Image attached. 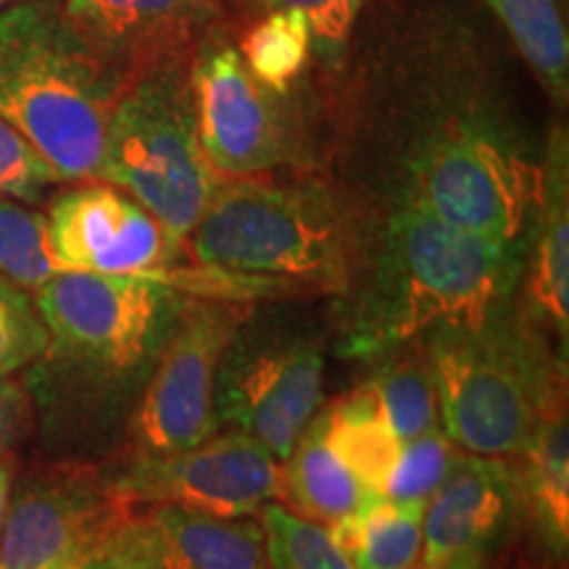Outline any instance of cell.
I'll list each match as a JSON object with an SVG mask.
<instances>
[{
  "mask_svg": "<svg viewBox=\"0 0 569 569\" xmlns=\"http://www.w3.org/2000/svg\"><path fill=\"white\" fill-rule=\"evenodd\" d=\"M67 569H156L151 530L142 509H134L109 538Z\"/></svg>",
  "mask_w": 569,
  "mask_h": 569,
  "instance_id": "cell-30",
  "label": "cell"
},
{
  "mask_svg": "<svg viewBox=\"0 0 569 569\" xmlns=\"http://www.w3.org/2000/svg\"><path fill=\"white\" fill-rule=\"evenodd\" d=\"M269 569H356L322 525L293 515L280 503L261 509Z\"/></svg>",
  "mask_w": 569,
  "mask_h": 569,
  "instance_id": "cell-26",
  "label": "cell"
},
{
  "mask_svg": "<svg viewBox=\"0 0 569 569\" xmlns=\"http://www.w3.org/2000/svg\"><path fill=\"white\" fill-rule=\"evenodd\" d=\"M440 425L461 451L517 459L538 419L567 396V359L515 301L467 327L425 336Z\"/></svg>",
  "mask_w": 569,
  "mask_h": 569,
  "instance_id": "cell-4",
  "label": "cell"
},
{
  "mask_svg": "<svg viewBox=\"0 0 569 569\" xmlns=\"http://www.w3.org/2000/svg\"><path fill=\"white\" fill-rule=\"evenodd\" d=\"M525 253L440 222L411 201L390 213L377 256L361 272L343 353L377 359L430 336L467 327L515 301Z\"/></svg>",
  "mask_w": 569,
  "mask_h": 569,
  "instance_id": "cell-1",
  "label": "cell"
},
{
  "mask_svg": "<svg viewBox=\"0 0 569 569\" xmlns=\"http://www.w3.org/2000/svg\"><path fill=\"white\" fill-rule=\"evenodd\" d=\"M264 11L296 9L311 24V34L327 46H340L351 34L367 0H253Z\"/></svg>",
  "mask_w": 569,
  "mask_h": 569,
  "instance_id": "cell-31",
  "label": "cell"
},
{
  "mask_svg": "<svg viewBox=\"0 0 569 569\" xmlns=\"http://www.w3.org/2000/svg\"><path fill=\"white\" fill-rule=\"evenodd\" d=\"M11 488H13V459L0 457V528H3L6 509H9Z\"/></svg>",
  "mask_w": 569,
  "mask_h": 569,
  "instance_id": "cell-33",
  "label": "cell"
},
{
  "mask_svg": "<svg viewBox=\"0 0 569 569\" xmlns=\"http://www.w3.org/2000/svg\"><path fill=\"white\" fill-rule=\"evenodd\" d=\"M113 488L132 509L174 507L227 519L282 503L280 461L238 430H219L167 457L130 459L113 472Z\"/></svg>",
  "mask_w": 569,
  "mask_h": 569,
  "instance_id": "cell-10",
  "label": "cell"
},
{
  "mask_svg": "<svg viewBox=\"0 0 569 569\" xmlns=\"http://www.w3.org/2000/svg\"><path fill=\"white\" fill-rule=\"evenodd\" d=\"M440 222L528 253L538 203V167L493 134H438L411 163L409 198Z\"/></svg>",
  "mask_w": 569,
  "mask_h": 569,
  "instance_id": "cell-8",
  "label": "cell"
},
{
  "mask_svg": "<svg viewBox=\"0 0 569 569\" xmlns=\"http://www.w3.org/2000/svg\"><path fill=\"white\" fill-rule=\"evenodd\" d=\"M375 372L367 377L380 407L401 443L440 425V401L436 377L425 340H411L377 356Z\"/></svg>",
  "mask_w": 569,
  "mask_h": 569,
  "instance_id": "cell-22",
  "label": "cell"
},
{
  "mask_svg": "<svg viewBox=\"0 0 569 569\" xmlns=\"http://www.w3.org/2000/svg\"><path fill=\"white\" fill-rule=\"evenodd\" d=\"M322 415L327 443L336 457L369 493L382 496L403 443L396 438L369 380L359 382L338 401L327 403Z\"/></svg>",
  "mask_w": 569,
  "mask_h": 569,
  "instance_id": "cell-20",
  "label": "cell"
},
{
  "mask_svg": "<svg viewBox=\"0 0 569 569\" xmlns=\"http://www.w3.org/2000/svg\"><path fill=\"white\" fill-rule=\"evenodd\" d=\"M459 453L461 448L448 438L443 425L407 440L386 482V490H382V498L393 503H409V507H427V501L443 486L448 472L457 465Z\"/></svg>",
  "mask_w": 569,
  "mask_h": 569,
  "instance_id": "cell-27",
  "label": "cell"
},
{
  "mask_svg": "<svg viewBox=\"0 0 569 569\" xmlns=\"http://www.w3.org/2000/svg\"><path fill=\"white\" fill-rule=\"evenodd\" d=\"M517 515L515 461L461 451L443 486L425 507L419 569L488 561L507 540Z\"/></svg>",
  "mask_w": 569,
  "mask_h": 569,
  "instance_id": "cell-15",
  "label": "cell"
},
{
  "mask_svg": "<svg viewBox=\"0 0 569 569\" xmlns=\"http://www.w3.org/2000/svg\"><path fill=\"white\" fill-rule=\"evenodd\" d=\"M156 569H269L264 525L174 507L142 509Z\"/></svg>",
  "mask_w": 569,
  "mask_h": 569,
  "instance_id": "cell-17",
  "label": "cell"
},
{
  "mask_svg": "<svg viewBox=\"0 0 569 569\" xmlns=\"http://www.w3.org/2000/svg\"><path fill=\"white\" fill-rule=\"evenodd\" d=\"M282 475V503L293 515L309 522L332 528L343 517L365 509L375 493L353 478V472L336 457L325 436L322 409L311 419L309 427L280 461Z\"/></svg>",
  "mask_w": 569,
  "mask_h": 569,
  "instance_id": "cell-19",
  "label": "cell"
},
{
  "mask_svg": "<svg viewBox=\"0 0 569 569\" xmlns=\"http://www.w3.org/2000/svg\"><path fill=\"white\" fill-rule=\"evenodd\" d=\"M19 3H30V0H0V9H9V6H19Z\"/></svg>",
  "mask_w": 569,
  "mask_h": 569,
  "instance_id": "cell-35",
  "label": "cell"
},
{
  "mask_svg": "<svg viewBox=\"0 0 569 569\" xmlns=\"http://www.w3.org/2000/svg\"><path fill=\"white\" fill-rule=\"evenodd\" d=\"M46 217L63 272L146 277L172 288L188 256L138 201L98 180L61 193Z\"/></svg>",
  "mask_w": 569,
  "mask_h": 569,
  "instance_id": "cell-12",
  "label": "cell"
},
{
  "mask_svg": "<svg viewBox=\"0 0 569 569\" xmlns=\"http://www.w3.org/2000/svg\"><path fill=\"white\" fill-rule=\"evenodd\" d=\"M222 0H61L69 27L127 88L148 71L184 61Z\"/></svg>",
  "mask_w": 569,
  "mask_h": 569,
  "instance_id": "cell-14",
  "label": "cell"
},
{
  "mask_svg": "<svg viewBox=\"0 0 569 569\" xmlns=\"http://www.w3.org/2000/svg\"><path fill=\"white\" fill-rule=\"evenodd\" d=\"M98 182L138 201L174 240L190 238L219 174L198 140L184 61L148 71L122 92L106 127Z\"/></svg>",
  "mask_w": 569,
  "mask_h": 569,
  "instance_id": "cell-5",
  "label": "cell"
},
{
  "mask_svg": "<svg viewBox=\"0 0 569 569\" xmlns=\"http://www.w3.org/2000/svg\"><path fill=\"white\" fill-rule=\"evenodd\" d=\"M184 293L159 280L61 272L34 290L51 348L84 372L142 388Z\"/></svg>",
  "mask_w": 569,
  "mask_h": 569,
  "instance_id": "cell-6",
  "label": "cell"
},
{
  "mask_svg": "<svg viewBox=\"0 0 569 569\" xmlns=\"http://www.w3.org/2000/svg\"><path fill=\"white\" fill-rule=\"evenodd\" d=\"M127 84L61 13V0L0 9V119L56 169L92 182L106 127Z\"/></svg>",
  "mask_w": 569,
  "mask_h": 569,
  "instance_id": "cell-2",
  "label": "cell"
},
{
  "mask_svg": "<svg viewBox=\"0 0 569 569\" xmlns=\"http://www.w3.org/2000/svg\"><path fill=\"white\" fill-rule=\"evenodd\" d=\"M248 319V303L184 298L130 422V459L167 457L219 432L217 377L232 338Z\"/></svg>",
  "mask_w": 569,
  "mask_h": 569,
  "instance_id": "cell-7",
  "label": "cell"
},
{
  "mask_svg": "<svg viewBox=\"0 0 569 569\" xmlns=\"http://www.w3.org/2000/svg\"><path fill=\"white\" fill-rule=\"evenodd\" d=\"M322 407V340L240 327L217 377L219 430L246 432L282 461Z\"/></svg>",
  "mask_w": 569,
  "mask_h": 569,
  "instance_id": "cell-9",
  "label": "cell"
},
{
  "mask_svg": "<svg viewBox=\"0 0 569 569\" xmlns=\"http://www.w3.org/2000/svg\"><path fill=\"white\" fill-rule=\"evenodd\" d=\"M32 407L27 388L17 380L0 382V457H3L30 427Z\"/></svg>",
  "mask_w": 569,
  "mask_h": 569,
  "instance_id": "cell-32",
  "label": "cell"
},
{
  "mask_svg": "<svg viewBox=\"0 0 569 569\" xmlns=\"http://www.w3.org/2000/svg\"><path fill=\"white\" fill-rule=\"evenodd\" d=\"M532 248L525 253V315L559 340L567 359L569 343V142L565 130H551L538 167V203L530 227Z\"/></svg>",
  "mask_w": 569,
  "mask_h": 569,
  "instance_id": "cell-16",
  "label": "cell"
},
{
  "mask_svg": "<svg viewBox=\"0 0 569 569\" xmlns=\"http://www.w3.org/2000/svg\"><path fill=\"white\" fill-rule=\"evenodd\" d=\"M557 103L569 96V40L557 0H486Z\"/></svg>",
  "mask_w": 569,
  "mask_h": 569,
  "instance_id": "cell-23",
  "label": "cell"
},
{
  "mask_svg": "<svg viewBox=\"0 0 569 569\" xmlns=\"http://www.w3.org/2000/svg\"><path fill=\"white\" fill-rule=\"evenodd\" d=\"M198 140L219 180L269 172L284 161V130L272 90L230 46H211L188 69Z\"/></svg>",
  "mask_w": 569,
  "mask_h": 569,
  "instance_id": "cell-13",
  "label": "cell"
},
{
  "mask_svg": "<svg viewBox=\"0 0 569 569\" xmlns=\"http://www.w3.org/2000/svg\"><path fill=\"white\" fill-rule=\"evenodd\" d=\"M311 38V24L301 11H269L267 19L246 32L238 53L256 80L269 90H284V84L293 82L306 67Z\"/></svg>",
  "mask_w": 569,
  "mask_h": 569,
  "instance_id": "cell-25",
  "label": "cell"
},
{
  "mask_svg": "<svg viewBox=\"0 0 569 569\" xmlns=\"http://www.w3.org/2000/svg\"><path fill=\"white\" fill-rule=\"evenodd\" d=\"M132 511L113 488V475L90 465L32 475L9 498L0 528V569H67Z\"/></svg>",
  "mask_w": 569,
  "mask_h": 569,
  "instance_id": "cell-11",
  "label": "cell"
},
{
  "mask_svg": "<svg viewBox=\"0 0 569 569\" xmlns=\"http://www.w3.org/2000/svg\"><path fill=\"white\" fill-rule=\"evenodd\" d=\"M51 336L27 290L0 277V382L48 356Z\"/></svg>",
  "mask_w": 569,
  "mask_h": 569,
  "instance_id": "cell-28",
  "label": "cell"
},
{
  "mask_svg": "<svg viewBox=\"0 0 569 569\" xmlns=\"http://www.w3.org/2000/svg\"><path fill=\"white\" fill-rule=\"evenodd\" d=\"M61 272L46 213L21 201L0 198V277L34 293Z\"/></svg>",
  "mask_w": 569,
  "mask_h": 569,
  "instance_id": "cell-24",
  "label": "cell"
},
{
  "mask_svg": "<svg viewBox=\"0 0 569 569\" xmlns=\"http://www.w3.org/2000/svg\"><path fill=\"white\" fill-rule=\"evenodd\" d=\"M425 507L377 496L351 517L327 528L356 569H419Z\"/></svg>",
  "mask_w": 569,
  "mask_h": 569,
  "instance_id": "cell-21",
  "label": "cell"
},
{
  "mask_svg": "<svg viewBox=\"0 0 569 569\" xmlns=\"http://www.w3.org/2000/svg\"><path fill=\"white\" fill-rule=\"evenodd\" d=\"M56 182H61V177L51 163L0 119V198L32 203Z\"/></svg>",
  "mask_w": 569,
  "mask_h": 569,
  "instance_id": "cell-29",
  "label": "cell"
},
{
  "mask_svg": "<svg viewBox=\"0 0 569 569\" xmlns=\"http://www.w3.org/2000/svg\"><path fill=\"white\" fill-rule=\"evenodd\" d=\"M184 248L196 264L274 293L346 296L365 272L359 234L330 198L261 174L219 180Z\"/></svg>",
  "mask_w": 569,
  "mask_h": 569,
  "instance_id": "cell-3",
  "label": "cell"
},
{
  "mask_svg": "<svg viewBox=\"0 0 569 569\" xmlns=\"http://www.w3.org/2000/svg\"><path fill=\"white\" fill-rule=\"evenodd\" d=\"M443 569H488V561H461V565H451Z\"/></svg>",
  "mask_w": 569,
  "mask_h": 569,
  "instance_id": "cell-34",
  "label": "cell"
},
{
  "mask_svg": "<svg viewBox=\"0 0 569 569\" xmlns=\"http://www.w3.org/2000/svg\"><path fill=\"white\" fill-rule=\"evenodd\" d=\"M515 461L519 511H525L538 540L553 559L569 549V422L567 396L557 398L538 419L528 446Z\"/></svg>",
  "mask_w": 569,
  "mask_h": 569,
  "instance_id": "cell-18",
  "label": "cell"
}]
</instances>
